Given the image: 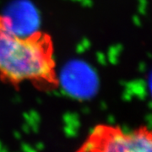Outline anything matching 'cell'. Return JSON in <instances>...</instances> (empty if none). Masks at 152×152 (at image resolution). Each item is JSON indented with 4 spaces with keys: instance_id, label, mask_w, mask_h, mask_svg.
Masks as SVG:
<instances>
[{
    "instance_id": "obj_5",
    "label": "cell",
    "mask_w": 152,
    "mask_h": 152,
    "mask_svg": "<svg viewBox=\"0 0 152 152\" xmlns=\"http://www.w3.org/2000/svg\"><path fill=\"white\" fill-rule=\"evenodd\" d=\"M148 86H149V91L151 93L152 96V72L149 76V80H148Z\"/></svg>"
},
{
    "instance_id": "obj_1",
    "label": "cell",
    "mask_w": 152,
    "mask_h": 152,
    "mask_svg": "<svg viewBox=\"0 0 152 152\" xmlns=\"http://www.w3.org/2000/svg\"><path fill=\"white\" fill-rule=\"evenodd\" d=\"M52 46L39 33L22 37L0 21V75L11 82L51 80L53 76Z\"/></svg>"
},
{
    "instance_id": "obj_3",
    "label": "cell",
    "mask_w": 152,
    "mask_h": 152,
    "mask_svg": "<svg viewBox=\"0 0 152 152\" xmlns=\"http://www.w3.org/2000/svg\"><path fill=\"white\" fill-rule=\"evenodd\" d=\"M0 21L6 29L18 36L27 37L37 33V14L32 6L25 2L10 8L7 15L0 17Z\"/></svg>"
},
{
    "instance_id": "obj_2",
    "label": "cell",
    "mask_w": 152,
    "mask_h": 152,
    "mask_svg": "<svg viewBox=\"0 0 152 152\" xmlns=\"http://www.w3.org/2000/svg\"><path fill=\"white\" fill-rule=\"evenodd\" d=\"M76 152H152V128L125 132L117 126L99 125Z\"/></svg>"
},
{
    "instance_id": "obj_4",
    "label": "cell",
    "mask_w": 152,
    "mask_h": 152,
    "mask_svg": "<svg viewBox=\"0 0 152 152\" xmlns=\"http://www.w3.org/2000/svg\"><path fill=\"white\" fill-rule=\"evenodd\" d=\"M63 76L65 89L75 96L87 97L96 87V80L94 74L87 67L79 63L68 66Z\"/></svg>"
}]
</instances>
